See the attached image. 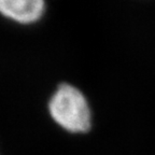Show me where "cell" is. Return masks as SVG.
Masks as SVG:
<instances>
[{
  "label": "cell",
  "instance_id": "obj_1",
  "mask_svg": "<svg viewBox=\"0 0 155 155\" xmlns=\"http://www.w3.org/2000/svg\"><path fill=\"white\" fill-rule=\"evenodd\" d=\"M48 111L52 120L68 133L85 134L92 128L90 102L84 93L71 83L56 86L48 101Z\"/></svg>",
  "mask_w": 155,
  "mask_h": 155
},
{
  "label": "cell",
  "instance_id": "obj_2",
  "mask_svg": "<svg viewBox=\"0 0 155 155\" xmlns=\"http://www.w3.org/2000/svg\"><path fill=\"white\" fill-rule=\"evenodd\" d=\"M45 12L43 0H0V13L19 24H32Z\"/></svg>",
  "mask_w": 155,
  "mask_h": 155
}]
</instances>
